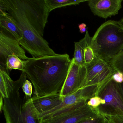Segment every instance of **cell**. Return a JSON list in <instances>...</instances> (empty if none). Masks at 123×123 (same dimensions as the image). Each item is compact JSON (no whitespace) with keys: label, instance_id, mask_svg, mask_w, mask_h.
<instances>
[{"label":"cell","instance_id":"obj_1","mask_svg":"<svg viewBox=\"0 0 123 123\" xmlns=\"http://www.w3.org/2000/svg\"><path fill=\"white\" fill-rule=\"evenodd\" d=\"M71 62L67 54L31 58L23 72L33 86L34 95L42 96L59 93Z\"/></svg>","mask_w":123,"mask_h":123},{"label":"cell","instance_id":"obj_2","mask_svg":"<svg viewBox=\"0 0 123 123\" xmlns=\"http://www.w3.org/2000/svg\"><path fill=\"white\" fill-rule=\"evenodd\" d=\"M8 13L18 26L23 35L20 46L33 56L39 58L55 56V53L49 43L39 35L27 18L19 0H0V12Z\"/></svg>","mask_w":123,"mask_h":123},{"label":"cell","instance_id":"obj_3","mask_svg":"<svg viewBox=\"0 0 123 123\" xmlns=\"http://www.w3.org/2000/svg\"><path fill=\"white\" fill-rule=\"evenodd\" d=\"M92 47L98 58L111 63L123 50V25L111 20L103 23L92 37Z\"/></svg>","mask_w":123,"mask_h":123},{"label":"cell","instance_id":"obj_4","mask_svg":"<svg viewBox=\"0 0 123 123\" xmlns=\"http://www.w3.org/2000/svg\"><path fill=\"white\" fill-rule=\"evenodd\" d=\"M26 79L22 72L19 79L15 81L8 98H4L2 111L6 123H39L31 98L25 95L23 99L21 97L20 90Z\"/></svg>","mask_w":123,"mask_h":123},{"label":"cell","instance_id":"obj_5","mask_svg":"<svg viewBox=\"0 0 123 123\" xmlns=\"http://www.w3.org/2000/svg\"><path fill=\"white\" fill-rule=\"evenodd\" d=\"M96 95L102 100V103L97 109L99 113L106 116H123V98L119 84L112 77L98 89Z\"/></svg>","mask_w":123,"mask_h":123},{"label":"cell","instance_id":"obj_6","mask_svg":"<svg viewBox=\"0 0 123 123\" xmlns=\"http://www.w3.org/2000/svg\"><path fill=\"white\" fill-rule=\"evenodd\" d=\"M19 1L32 26L43 38L44 28L50 12L44 0H19Z\"/></svg>","mask_w":123,"mask_h":123},{"label":"cell","instance_id":"obj_7","mask_svg":"<svg viewBox=\"0 0 123 123\" xmlns=\"http://www.w3.org/2000/svg\"><path fill=\"white\" fill-rule=\"evenodd\" d=\"M115 72L111 63L100 59L87 68L86 76L80 89L88 86H98V89L112 77Z\"/></svg>","mask_w":123,"mask_h":123},{"label":"cell","instance_id":"obj_8","mask_svg":"<svg viewBox=\"0 0 123 123\" xmlns=\"http://www.w3.org/2000/svg\"><path fill=\"white\" fill-rule=\"evenodd\" d=\"M15 55L23 60H28V57L19 42L10 33L3 29L0 31V68L7 69L6 60L8 56Z\"/></svg>","mask_w":123,"mask_h":123},{"label":"cell","instance_id":"obj_9","mask_svg":"<svg viewBox=\"0 0 123 123\" xmlns=\"http://www.w3.org/2000/svg\"><path fill=\"white\" fill-rule=\"evenodd\" d=\"M98 113L97 109H93L87 103L59 115L41 119L39 123H78Z\"/></svg>","mask_w":123,"mask_h":123},{"label":"cell","instance_id":"obj_10","mask_svg":"<svg viewBox=\"0 0 123 123\" xmlns=\"http://www.w3.org/2000/svg\"><path fill=\"white\" fill-rule=\"evenodd\" d=\"M87 72L85 65L79 66L72 59L68 74L60 95L63 97L71 95L81 88Z\"/></svg>","mask_w":123,"mask_h":123},{"label":"cell","instance_id":"obj_11","mask_svg":"<svg viewBox=\"0 0 123 123\" xmlns=\"http://www.w3.org/2000/svg\"><path fill=\"white\" fill-rule=\"evenodd\" d=\"M122 0H88V4L95 16L106 19L118 13Z\"/></svg>","mask_w":123,"mask_h":123},{"label":"cell","instance_id":"obj_12","mask_svg":"<svg viewBox=\"0 0 123 123\" xmlns=\"http://www.w3.org/2000/svg\"><path fill=\"white\" fill-rule=\"evenodd\" d=\"M32 102L38 115L49 111L61 104L64 97L59 93H54L42 96L34 95L31 98Z\"/></svg>","mask_w":123,"mask_h":123},{"label":"cell","instance_id":"obj_13","mask_svg":"<svg viewBox=\"0 0 123 123\" xmlns=\"http://www.w3.org/2000/svg\"><path fill=\"white\" fill-rule=\"evenodd\" d=\"M0 26L12 35L18 42L23 39L22 31L7 12H0Z\"/></svg>","mask_w":123,"mask_h":123},{"label":"cell","instance_id":"obj_14","mask_svg":"<svg viewBox=\"0 0 123 123\" xmlns=\"http://www.w3.org/2000/svg\"><path fill=\"white\" fill-rule=\"evenodd\" d=\"M15 83L10 77L9 70L0 68V96L8 98Z\"/></svg>","mask_w":123,"mask_h":123},{"label":"cell","instance_id":"obj_15","mask_svg":"<svg viewBox=\"0 0 123 123\" xmlns=\"http://www.w3.org/2000/svg\"><path fill=\"white\" fill-rule=\"evenodd\" d=\"M88 31H86L84 38L78 42H75L74 60L75 63L79 66L84 65V49L89 38L90 37Z\"/></svg>","mask_w":123,"mask_h":123},{"label":"cell","instance_id":"obj_16","mask_svg":"<svg viewBox=\"0 0 123 123\" xmlns=\"http://www.w3.org/2000/svg\"><path fill=\"white\" fill-rule=\"evenodd\" d=\"M88 1V0H44L46 6L50 12L57 8L79 5L81 3Z\"/></svg>","mask_w":123,"mask_h":123},{"label":"cell","instance_id":"obj_17","mask_svg":"<svg viewBox=\"0 0 123 123\" xmlns=\"http://www.w3.org/2000/svg\"><path fill=\"white\" fill-rule=\"evenodd\" d=\"M92 37H90L84 49V65L87 68L91 67L100 59L96 56L92 48Z\"/></svg>","mask_w":123,"mask_h":123},{"label":"cell","instance_id":"obj_18","mask_svg":"<svg viewBox=\"0 0 123 123\" xmlns=\"http://www.w3.org/2000/svg\"><path fill=\"white\" fill-rule=\"evenodd\" d=\"M29 60H23L15 55H12L8 57L6 60V67L7 69H15L21 70L23 72Z\"/></svg>","mask_w":123,"mask_h":123},{"label":"cell","instance_id":"obj_19","mask_svg":"<svg viewBox=\"0 0 123 123\" xmlns=\"http://www.w3.org/2000/svg\"><path fill=\"white\" fill-rule=\"evenodd\" d=\"M115 71H119L123 73V50L111 63Z\"/></svg>","mask_w":123,"mask_h":123},{"label":"cell","instance_id":"obj_20","mask_svg":"<svg viewBox=\"0 0 123 123\" xmlns=\"http://www.w3.org/2000/svg\"><path fill=\"white\" fill-rule=\"evenodd\" d=\"M78 123H109L105 117L98 113L95 116L83 120Z\"/></svg>","mask_w":123,"mask_h":123},{"label":"cell","instance_id":"obj_21","mask_svg":"<svg viewBox=\"0 0 123 123\" xmlns=\"http://www.w3.org/2000/svg\"><path fill=\"white\" fill-rule=\"evenodd\" d=\"M21 88L25 93V95L29 98H32L31 96L33 93V85L32 83L28 80H26L23 84Z\"/></svg>","mask_w":123,"mask_h":123},{"label":"cell","instance_id":"obj_22","mask_svg":"<svg viewBox=\"0 0 123 123\" xmlns=\"http://www.w3.org/2000/svg\"><path fill=\"white\" fill-rule=\"evenodd\" d=\"M102 100L99 96L95 95L90 98L87 104L89 106L94 109H96L102 103Z\"/></svg>","mask_w":123,"mask_h":123},{"label":"cell","instance_id":"obj_23","mask_svg":"<svg viewBox=\"0 0 123 123\" xmlns=\"http://www.w3.org/2000/svg\"><path fill=\"white\" fill-rule=\"evenodd\" d=\"M108 119L109 123H123V116H105Z\"/></svg>","mask_w":123,"mask_h":123},{"label":"cell","instance_id":"obj_24","mask_svg":"<svg viewBox=\"0 0 123 123\" xmlns=\"http://www.w3.org/2000/svg\"><path fill=\"white\" fill-rule=\"evenodd\" d=\"M114 81L118 84L123 83V73L119 71H116L112 77Z\"/></svg>","mask_w":123,"mask_h":123},{"label":"cell","instance_id":"obj_25","mask_svg":"<svg viewBox=\"0 0 123 123\" xmlns=\"http://www.w3.org/2000/svg\"><path fill=\"white\" fill-rule=\"evenodd\" d=\"M86 25L84 23L81 24H79L78 25V28H79V30H80V32L81 33H83L86 32Z\"/></svg>","mask_w":123,"mask_h":123},{"label":"cell","instance_id":"obj_26","mask_svg":"<svg viewBox=\"0 0 123 123\" xmlns=\"http://www.w3.org/2000/svg\"><path fill=\"white\" fill-rule=\"evenodd\" d=\"M119 86L120 91H121V93L123 98V83L121 84H119Z\"/></svg>","mask_w":123,"mask_h":123},{"label":"cell","instance_id":"obj_27","mask_svg":"<svg viewBox=\"0 0 123 123\" xmlns=\"http://www.w3.org/2000/svg\"><path fill=\"white\" fill-rule=\"evenodd\" d=\"M119 21L123 25V18H122Z\"/></svg>","mask_w":123,"mask_h":123}]
</instances>
